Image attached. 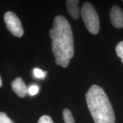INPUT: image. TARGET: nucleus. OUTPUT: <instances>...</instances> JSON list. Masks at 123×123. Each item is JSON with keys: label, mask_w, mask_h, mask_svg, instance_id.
<instances>
[{"label": "nucleus", "mask_w": 123, "mask_h": 123, "mask_svg": "<svg viewBox=\"0 0 123 123\" xmlns=\"http://www.w3.org/2000/svg\"><path fill=\"white\" fill-rule=\"evenodd\" d=\"M38 91H39V87L35 85L30 86L28 89L29 93L30 95H32V96L36 95L38 92Z\"/></svg>", "instance_id": "12"}, {"label": "nucleus", "mask_w": 123, "mask_h": 123, "mask_svg": "<svg viewBox=\"0 0 123 123\" xmlns=\"http://www.w3.org/2000/svg\"><path fill=\"white\" fill-rule=\"evenodd\" d=\"M34 74L35 77L38 78H42V79H43L46 75L45 73L39 68H35L34 70Z\"/></svg>", "instance_id": "13"}, {"label": "nucleus", "mask_w": 123, "mask_h": 123, "mask_svg": "<svg viewBox=\"0 0 123 123\" xmlns=\"http://www.w3.org/2000/svg\"><path fill=\"white\" fill-rule=\"evenodd\" d=\"M53 25V27L50 30V36L55 63L66 68L74 53L71 27L67 19L62 15L55 17Z\"/></svg>", "instance_id": "1"}, {"label": "nucleus", "mask_w": 123, "mask_h": 123, "mask_svg": "<svg viewBox=\"0 0 123 123\" xmlns=\"http://www.w3.org/2000/svg\"><path fill=\"white\" fill-rule=\"evenodd\" d=\"M11 87L13 91L16 93L19 97L24 98L28 92V89H27L26 86L21 78H15L12 81Z\"/></svg>", "instance_id": "6"}, {"label": "nucleus", "mask_w": 123, "mask_h": 123, "mask_svg": "<svg viewBox=\"0 0 123 123\" xmlns=\"http://www.w3.org/2000/svg\"><path fill=\"white\" fill-rule=\"evenodd\" d=\"M81 17L86 28L92 34L99 33L100 28L99 19L94 7L90 2L83 4L81 9Z\"/></svg>", "instance_id": "3"}, {"label": "nucleus", "mask_w": 123, "mask_h": 123, "mask_svg": "<svg viewBox=\"0 0 123 123\" xmlns=\"http://www.w3.org/2000/svg\"><path fill=\"white\" fill-rule=\"evenodd\" d=\"M63 115L65 123H75L71 112L68 109H64L63 111Z\"/></svg>", "instance_id": "8"}, {"label": "nucleus", "mask_w": 123, "mask_h": 123, "mask_svg": "<svg viewBox=\"0 0 123 123\" xmlns=\"http://www.w3.org/2000/svg\"><path fill=\"white\" fill-rule=\"evenodd\" d=\"M86 98L95 123H115L114 111L103 89L92 85L86 93Z\"/></svg>", "instance_id": "2"}, {"label": "nucleus", "mask_w": 123, "mask_h": 123, "mask_svg": "<svg viewBox=\"0 0 123 123\" xmlns=\"http://www.w3.org/2000/svg\"><path fill=\"white\" fill-rule=\"evenodd\" d=\"M0 123H14L4 112H0Z\"/></svg>", "instance_id": "10"}, {"label": "nucleus", "mask_w": 123, "mask_h": 123, "mask_svg": "<svg viewBox=\"0 0 123 123\" xmlns=\"http://www.w3.org/2000/svg\"><path fill=\"white\" fill-rule=\"evenodd\" d=\"M1 86H2V80H1V76H0V87H1Z\"/></svg>", "instance_id": "14"}, {"label": "nucleus", "mask_w": 123, "mask_h": 123, "mask_svg": "<svg viewBox=\"0 0 123 123\" xmlns=\"http://www.w3.org/2000/svg\"><path fill=\"white\" fill-rule=\"evenodd\" d=\"M79 1L78 0H68L66 1L68 13L74 19H78L79 17Z\"/></svg>", "instance_id": "7"}, {"label": "nucleus", "mask_w": 123, "mask_h": 123, "mask_svg": "<svg viewBox=\"0 0 123 123\" xmlns=\"http://www.w3.org/2000/svg\"><path fill=\"white\" fill-rule=\"evenodd\" d=\"M116 52L117 56L121 58L123 63V41L119 42L116 47Z\"/></svg>", "instance_id": "9"}, {"label": "nucleus", "mask_w": 123, "mask_h": 123, "mask_svg": "<svg viewBox=\"0 0 123 123\" xmlns=\"http://www.w3.org/2000/svg\"><path fill=\"white\" fill-rule=\"evenodd\" d=\"M111 21L112 25L116 28L123 27V12L117 6H113L111 10Z\"/></svg>", "instance_id": "5"}, {"label": "nucleus", "mask_w": 123, "mask_h": 123, "mask_svg": "<svg viewBox=\"0 0 123 123\" xmlns=\"http://www.w3.org/2000/svg\"><path fill=\"white\" fill-rule=\"evenodd\" d=\"M38 123H54L53 120L49 116L44 115L39 118Z\"/></svg>", "instance_id": "11"}, {"label": "nucleus", "mask_w": 123, "mask_h": 123, "mask_svg": "<svg viewBox=\"0 0 123 123\" xmlns=\"http://www.w3.org/2000/svg\"><path fill=\"white\" fill-rule=\"evenodd\" d=\"M4 21L7 29L14 36L21 37L24 35L22 24L17 16L12 12H7L4 15Z\"/></svg>", "instance_id": "4"}, {"label": "nucleus", "mask_w": 123, "mask_h": 123, "mask_svg": "<svg viewBox=\"0 0 123 123\" xmlns=\"http://www.w3.org/2000/svg\"></svg>", "instance_id": "15"}]
</instances>
